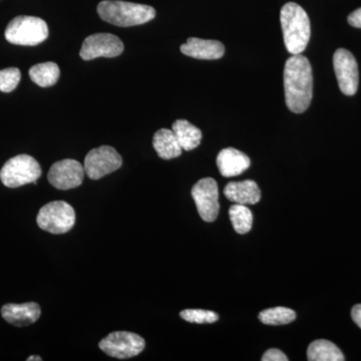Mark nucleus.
<instances>
[{"label":"nucleus","mask_w":361,"mask_h":361,"mask_svg":"<svg viewBox=\"0 0 361 361\" xmlns=\"http://www.w3.org/2000/svg\"><path fill=\"white\" fill-rule=\"evenodd\" d=\"M283 80L287 108L294 114L304 113L313 97V73L308 59L295 54L287 59Z\"/></svg>","instance_id":"f257e3e1"},{"label":"nucleus","mask_w":361,"mask_h":361,"mask_svg":"<svg viewBox=\"0 0 361 361\" xmlns=\"http://www.w3.org/2000/svg\"><path fill=\"white\" fill-rule=\"evenodd\" d=\"M280 23L287 51L292 56L302 54L311 37L308 14L299 4L288 2L280 11Z\"/></svg>","instance_id":"f03ea898"},{"label":"nucleus","mask_w":361,"mask_h":361,"mask_svg":"<svg viewBox=\"0 0 361 361\" xmlns=\"http://www.w3.org/2000/svg\"><path fill=\"white\" fill-rule=\"evenodd\" d=\"M97 11L102 20L121 27L144 25L156 16L154 7L122 0H104Z\"/></svg>","instance_id":"7ed1b4c3"},{"label":"nucleus","mask_w":361,"mask_h":361,"mask_svg":"<svg viewBox=\"0 0 361 361\" xmlns=\"http://www.w3.org/2000/svg\"><path fill=\"white\" fill-rule=\"evenodd\" d=\"M4 35L11 44L35 47L49 37V26L35 16H16L7 25Z\"/></svg>","instance_id":"20e7f679"},{"label":"nucleus","mask_w":361,"mask_h":361,"mask_svg":"<svg viewBox=\"0 0 361 361\" xmlns=\"http://www.w3.org/2000/svg\"><path fill=\"white\" fill-rule=\"evenodd\" d=\"M42 176V168L35 158L18 155L9 159L0 171V180L7 188H18L26 184L37 185Z\"/></svg>","instance_id":"39448f33"},{"label":"nucleus","mask_w":361,"mask_h":361,"mask_svg":"<svg viewBox=\"0 0 361 361\" xmlns=\"http://www.w3.org/2000/svg\"><path fill=\"white\" fill-rule=\"evenodd\" d=\"M40 229L51 234H65L75 226V212L70 204L54 201L40 209L37 217Z\"/></svg>","instance_id":"423d86ee"},{"label":"nucleus","mask_w":361,"mask_h":361,"mask_svg":"<svg viewBox=\"0 0 361 361\" xmlns=\"http://www.w3.org/2000/svg\"><path fill=\"white\" fill-rule=\"evenodd\" d=\"M99 346L111 357L128 360L139 355L144 350L146 342L142 336L133 332L116 331L102 339Z\"/></svg>","instance_id":"0eeeda50"},{"label":"nucleus","mask_w":361,"mask_h":361,"mask_svg":"<svg viewBox=\"0 0 361 361\" xmlns=\"http://www.w3.org/2000/svg\"><path fill=\"white\" fill-rule=\"evenodd\" d=\"M123 159L120 154L110 146L92 149L85 156V174L92 180H99L122 167Z\"/></svg>","instance_id":"6e6552de"},{"label":"nucleus","mask_w":361,"mask_h":361,"mask_svg":"<svg viewBox=\"0 0 361 361\" xmlns=\"http://www.w3.org/2000/svg\"><path fill=\"white\" fill-rule=\"evenodd\" d=\"M191 193L202 219L205 222L217 219L220 211L217 182L213 178L199 180L192 188Z\"/></svg>","instance_id":"1a4fd4ad"},{"label":"nucleus","mask_w":361,"mask_h":361,"mask_svg":"<svg viewBox=\"0 0 361 361\" xmlns=\"http://www.w3.org/2000/svg\"><path fill=\"white\" fill-rule=\"evenodd\" d=\"M122 40L111 33H94L82 42L80 56L84 61L97 58H116L123 54Z\"/></svg>","instance_id":"9d476101"},{"label":"nucleus","mask_w":361,"mask_h":361,"mask_svg":"<svg viewBox=\"0 0 361 361\" xmlns=\"http://www.w3.org/2000/svg\"><path fill=\"white\" fill-rule=\"evenodd\" d=\"M334 66L339 89L346 96H355L360 84L357 61L348 49H337L334 56Z\"/></svg>","instance_id":"9b49d317"},{"label":"nucleus","mask_w":361,"mask_h":361,"mask_svg":"<svg viewBox=\"0 0 361 361\" xmlns=\"http://www.w3.org/2000/svg\"><path fill=\"white\" fill-rule=\"evenodd\" d=\"M85 174L84 165L80 161L65 159L51 166L47 179L56 189L70 190L82 185Z\"/></svg>","instance_id":"f8f14e48"},{"label":"nucleus","mask_w":361,"mask_h":361,"mask_svg":"<svg viewBox=\"0 0 361 361\" xmlns=\"http://www.w3.org/2000/svg\"><path fill=\"white\" fill-rule=\"evenodd\" d=\"M180 52L197 59L214 61L224 56L225 47L219 40L202 39L190 37L186 44L180 45Z\"/></svg>","instance_id":"ddd939ff"},{"label":"nucleus","mask_w":361,"mask_h":361,"mask_svg":"<svg viewBox=\"0 0 361 361\" xmlns=\"http://www.w3.org/2000/svg\"><path fill=\"white\" fill-rule=\"evenodd\" d=\"M42 314L40 306L35 302L6 304L2 306L1 315L6 322L14 326H28L39 320Z\"/></svg>","instance_id":"4468645a"},{"label":"nucleus","mask_w":361,"mask_h":361,"mask_svg":"<svg viewBox=\"0 0 361 361\" xmlns=\"http://www.w3.org/2000/svg\"><path fill=\"white\" fill-rule=\"evenodd\" d=\"M217 167L223 177L231 178L243 174L250 168L251 161L243 152L234 148H226L218 154Z\"/></svg>","instance_id":"2eb2a0df"},{"label":"nucleus","mask_w":361,"mask_h":361,"mask_svg":"<svg viewBox=\"0 0 361 361\" xmlns=\"http://www.w3.org/2000/svg\"><path fill=\"white\" fill-rule=\"evenodd\" d=\"M228 200L241 205H255L261 199V191L257 183L253 180L230 182L224 188Z\"/></svg>","instance_id":"dca6fc26"},{"label":"nucleus","mask_w":361,"mask_h":361,"mask_svg":"<svg viewBox=\"0 0 361 361\" xmlns=\"http://www.w3.org/2000/svg\"><path fill=\"white\" fill-rule=\"evenodd\" d=\"M154 149L164 160L178 158L182 154V147L172 130H157L153 137Z\"/></svg>","instance_id":"f3484780"},{"label":"nucleus","mask_w":361,"mask_h":361,"mask_svg":"<svg viewBox=\"0 0 361 361\" xmlns=\"http://www.w3.org/2000/svg\"><path fill=\"white\" fill-rule=\"evenodd\" d=\"M172 130L185 151H192L200 146L202 132L187 120H177L173 123Z\"/></svg>","instance_id":"a211bd4d"},{"label":"nucleus","mask_w":361,"mask_h":361,"mask_svg":"<svg viewBox=\"0 0 361 361\" xmlns=\"http://www.w3.org/2000/svg\"><path fill=\"white\" fill-rule=\"evenodd\" d=\"M307 360L310 361H343L345 357L336 344L325 339H318L308 346Z\"/></svg>","instance_id":"6ab92c4d"},{"label":"nucleus","mask_w":361,"mask_h":361,"mask_svg":"<svg viewBox=\"0 0 361 361\" xmlns=\"http://www.w3.org/2000/svg\"><path fill=\"white\" fill-rule=\"evenodd\" d=\"M59 75H61V71L59 66L51 61L33 66L30 70V77L32 82L42 87H49L56 85Z\"/></svg>","instance_id":"aec40b11"},{"label":"nucleus","mask_w":361,"mask_h":361,"mask_svg":"<svg viewBox=\"0 0 361 361\" xmlns=\"http://www.w3.org/2000/svg\"><path fill=\"white\" fill-rule=\"evenodd\" d=\"M230 220L235 231L244 235L250 231L253 225V214L246 205L235 204L229 209Z\"/></svg>","instance_id":"412c9836"},{"label":"nucleus","mask_w":361,"mask_h":361,"mask_svg":"<svg viewBox=\"0 0 361 361\" xmlns=\"http://www.w3.org/2000/svg\"><path fill=\"white\" fill-rule=\"evenodd\" d=\"M258 318L266 325H285L296 319V313L290 308L279 306V307L261 311Z\"/></svg>","instance_id":"4be33fe9"},{"label":"nucleus","mask_w":361,"mask_h":361,"mask_svg":"<svg viewBox=\"0 0 361 361\" xmlns=\"http://www.w3.org/2000/svg\"><path fill=\"white\" fill-rule=\"evenodd\" d=\"M180 316L188 322L198 324H210L219 320V315L211 310H185L180 311Z\"/></svg>","instance_id":"5701e85b"},{"label":"nucleus","mask_w":361,"mask_h":361,"mask_svg":"<svg viewBox=\"0 0 361 361\" xmlns=\"http://www.w3.org/2000/svg\"><path fill=\"white\" fill-rule=\"evenodd\" d=\"M20 78L21 73L18 68H8L0 71V92H13L20 84Z\"/></svg>","instance_id":"b1692460"},{"label":"nucleus","mask_w":361,"mask_h":361,"mask_svg":"<svg viewBox=\"0 0 361 361\" xmlns=\"http://www.w3.org/2000/svg\"><path fill=\"white\" fill-rule=\"evenodd\" d=\"M262 361H288V357L285 355V353L277 348L268 349L267 351L263 355Z\"/></svg>","instance_id":"393cba45"},{"label":"nucleus","mask_w":361,"mask_h":361,"mask_svg":"<svg viewBox=\"0 0 361 361\" xmlns=\"http://www.w3.org/2000/svg\"><path fill=\"white\" fill-rule=\"evenodd\" d=\"M348 23L353 27L361 28V7L349 14Z\"/></svg>","instance_id":"a878e982"},{"label":"nucleus","mask_w":361,"mask_h":361,"mask_svg":"<svg viewBox=\"0 0 361 361\" xmlns=\"http://www.w3.org/2000/svg\"><path fill=\"white\" fill-rule=\"evenodd\" d=\"M351 317L355 324L361 329V304L353 306V310H351Z\"/></svg>","instance_id":"bb28decb"},{"label":"nucleus","mask_w":361,"mask_h":361,"mask_svg":"<svg viewBox=\"0 0 361 361\" xmlns=\"http://www.w3.org/2000/svg\"><path fill=\"white\" fill-rule=\"evenodd\" d=\"M33 360H37V361H42V357L40 356H30V357L27 358V361H33Z\"/></svg>","instance_id":"cd10ccee"}]
</instances>
